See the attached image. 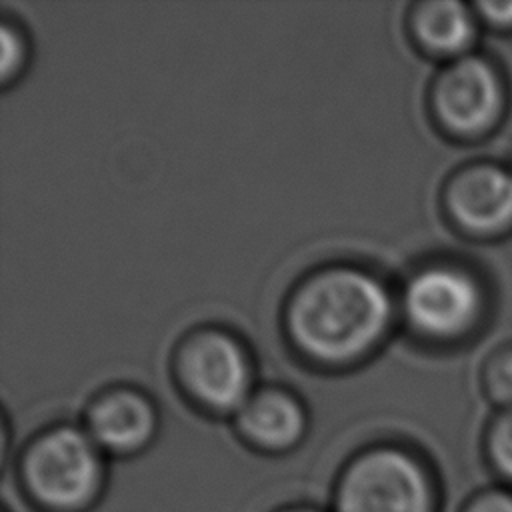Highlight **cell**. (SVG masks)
Listing matches in <instances>:
<instances>
[{"instance_id":"10","label":"cell","mask_w":512,"mask_h":512,"mask_svg":"<svg viewBox=\"0 0 512 512\" xmlns=\"http://www.w3.org/2000/svg\"><path fill=\"white\" fill-rule=\"evenodd\" d=\"M414 30L418 40L438 54L464 50L474 36V22L460 2L438 0L416 8Z\"/></svg>"},{"instance_id":"12","label":"cell","mask_w":512,"mask_h":512,"mask_svg":"<svg viewBox=\"0 0 512 512\" xmlns=\"http://www.w3.org/2000/svg\"><path fill=\"white\" fill-rule=\"evenodd\" d=\"M486 386L492 398L512 404V350L498 354L486 370Z\"/></svg>"},{"instance_id":"1","label":"cell","mask_w":512,"mask_h":512,"mask_svg":"<svg viewBox=\"0 0 512 512\" xmlns=\"http://www.w3.org/2000/svg\"><path fill=\"white\" fill-rule=\"evenodd\" d=\"M390 320V298L382 284L352 268L312 276L292 298L288 324L296 344L324 362H346L364 354Z\"/></svg>"},{"instance_id":"7","label":"cell","mask_w":512,"mask_h":512,"mask_svg":"<svg viewBox=\"0 0 512 512\" xmlns=\"http://www.w3.org/2000/svg\"><path fill=\"white\" fill-rule=\"evenodd\" d=\"M456 222L474 232L512 224V174L498 166H474L452 178L446 192Z\"/></svg>"},{"instance_id":"11","label":"cell","mask_w":512,"mask_h":512,"mask_svg":"<svg viewBox=\"0 0 512 512\" xmlns=\"http://www.w3.org/2000/svg\"><path fill=\"white\" fill-rule=\"evenodd\" d=\"M490 456L496 468L512 480V412L496 420L490 432Z\"/></svg>"},{"instance_id":"4","label":"cell","mask_w":512,"mask_h":512,"mask_svg":"<svg viewBox=\"0 0 512 512\" xmlns=\"http://www.w3.org/2000/svg\"><path fill=\"white\" fill-rule=\"evenodd\" d=\"M480 308L482 294L476 280L448 266L418 272L404 292L410 324L432 338H452L466 332L476 322Z\"/></svg>"},{"instance_id":"2","label":"cell","mask_w":512,"mask_h":512,"mask_svg":"<svg viewBox=\"0 0 512 512\" xmlns=\"http://www.w3.org/2000/svg\"><path fill=\"white\" fill-rule=\"evenodd\" d=\"M336 512H434V490L424 466L408 452L380 446L344 472Z\"/></svg>"},{"instance_id":"5","label":"cell","mask_w":512,"mask_h":512,"mask_svg":"<svg viewBox=\"0 0 512 512\" xmlns=\"http://www.w3.org/2000/svg\"><path fill=\"white\" fill-rule=\"evenodd\" d=\"M502 86L496 70L478 56H466L446 68L434 86V108L454 132L476 134L500 114Z\"/></svg>"},{"instance_id":"3","label":"cell","mask_w":512,"mask_h":512,"mask_svg":"<svg viewBox=\"0 0 512 512\" xmlns=\"http://www.w3.org/2000/svg\"><path fill=\"white\" fill-rule=\"evenodd\" d=\"M96 442L76 428H56L38 438L24 458L30 494L46 508L74 512L94 500L102 482Z\"/></svg>"},{"instance_id":"6","label":"cell","mask_w":512,"mask_h":512,"mask_svg":"<svg viewBox=\"0 0 512 512\" xmlns=\"http://www.w3.org/2000/svg\"><path fill=\"white\" fill-rule=\"evenodd\" d=\"M182 374L194 396L218 410L242 408L250 398V370L240 346L224 334H200L184 348Z\"/></svg>"},{"instance_id":"16","label":"cell","mask_w":512,"mask_h":512,"mask_svg":"<svg viewBox=\"0 0 512 512\" xmlns=\"http://www.w3.org/2000/svg\"><path fill=\"white\" fill-rule=\"evenodd\" d=\"M286 512H316V510H310V508H294V510H286Z\"/></svg>"},{"instance_id":"13","label":"cell","mask_w":512,"mask_h":512,"mask_svg":"<svg viewBox=\"0 0 512 512\" xmlns=\"http://www.w3.org/2000/svg\"><path fill=\"white\" fill-rule=\"evenodd\" d=\"M0 40H2V76L8 78L10 72L14 68H18L20 64V56H22V46H20V38L18 34L8 28L6 24L2 26V32H0Z\"/></svg>"},{"instance_id":"9","label":"cell","mask_w":512,"mask_h":512,"mask_svg":"<svg viewBox=\"0 0 512 512\" xmlns=\"http://www.w3.org/2000/svg\"><path fill=\"white\" fill-rule=\"evenodd\" d=\"M244 436L260 448L284 450L298 442L304 430V414L294 398L278 390L250 396L238 410Z\"/></svg>"},{"instance_id":"8","label":"cell","mask_w":512,"mask_h":512,"mask_svg":"<svg viewBox=\"0 0 512 512\" xmlns=\"http://www.w3.org/2000/svg\"><path fill=\"white\" fill-rule=\"evenodd\" d=\"M152 406L134 392H116L94 404L88 416L90 438L114 452L142 448L154 432Z\"/></svg>"},{"instance_id":"15","label":"cell","mask_w":512,"mask_h":512,"mask_svg":"<svg viewBox=\"0 0 512 512\" xmlns=\"http://www.w3.org/2000/svg\"><path fill=\"white\" fill-rule=\"evenodd\" d=\"M478 10L492 26H512V2H480Z\"/></svg>"},{"instance_id":"14","label":"cell","mask_w":512,"mask_h":512,"mask_svg":"<svg viewBox=\"0 0 512 512\" xmlns=\"http://www.w3.org/2000/svg\"><path fill=\"white\" fill-rule=\"evenodd\" d=\"M466 512H512V494L500 490L480 494Z\"/></svg>"}]
</instances>
